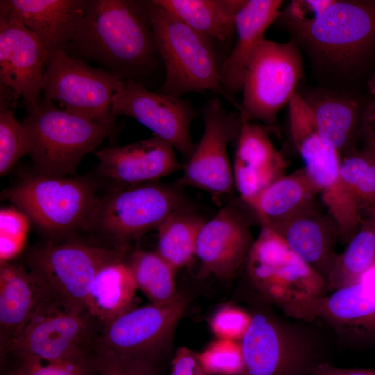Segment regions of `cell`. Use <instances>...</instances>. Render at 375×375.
Here are the masks:
<instances>
[{"mask_svg": "<svg viewBox=\"0 0 375 375\" xmlns=\"http://www.w3.org/2000/svg\"><path fill=\"white\" fill-rule=\"evenodd\" d=\"M322 87L345 90L375 45V0H334L318 18L283 29Z\"/></svg>", "mask_w": 375, "mask_h": 375, "instance_id": "2", "label": "cell"}, {"mask_svg": "<svg viewBox=\"0 0 375 375\" xmlns=\"http://www.w3.org/2000/svg\"><path fill=\"white\" fill-rule=\"evenodd\" d=\"M250 314L251 324L240 342L241 375H310L316 365L329 362L333 339L322 326L284 319L264 308Z\"/></svg>", "mask_w": 375, "mask_h": 375, "instance_id": "3", "label": "cell"}, {"mask_svg": "<svg viewBox=\"0 0 375 375\" xmlns=\"http://www.w3.org/2000/svg\"><path fill=\"white\" fill-rule=\"evenodd\" d=\"M204 130L194 150L183 165L181 185L204 190L215 197L231 194L234 189L228 144L238 139L243 124L240 113L227 111L219 99L202 109Z\"/></svg>", "mask_w": 375, "mask_h": 375, "instance_id": "15", "label": "cell"}, {"mask_svg": "<svg viewBox=\"0 0 375 375\" xmlns=\"http://www.w3.org/2000/svg\"><path fill=\"white\" fill-rule=\"evenodd\" d=\"M374 265L375 211L369 209L344 251L338 254L326 278L328 293L356 282Z\"/></svg>", "mask_w": 375, "mask_h": 375, "instance_id": "29", "label": "cell"}, {"mask_svg": "<svg viewBox=\"0 0 375 375\" xmlns=\"http://www.w3.org/2000/svg\"><path fill=\"white\" fill-rule=\"evenodd\" d=\"M282 3L279 0H247L238 13L235 44L219 67L222 83L232 97L242 92L251 58L267 28L277 19Z\"/></svg>", "mask_w": 375, "mask_h": 375, "instance_id": "24", "label": "cell"}, {"mask_svg": "<svg viewBox=\"0 0 375 375\" xmlns=\"http://www.w3.org/2000/svg\"><path fill=\"white\" fill-rule=\"evenodd\" d=\"M251 321L250 313L235 306L225 305L215 312L210 326L217 338L240 342Z\"/></svg>", "mask_w": 375, "mask_h": 375, "instance_id": "39", "label": "cell"}, {"mask_svg": "<svg viewBox=\"0 0 375 375\" xmlns=\"http://www.w3.org/2000/svg\"><path fill=\"white\" fill-rule=\"evenodd\" d=\"M150 15L165 69L159 92L182 98L192 92L210 91L225 99L240 113L241 104L222 83L212 42L153 0L150 1Z\"/></svg>", "mask_w": 375, "mask_h": 375, "instance_id": "5", "label": "cell"}, {"mask_svg": "<svg viewBox=\"0 0 375 375\" xmlns=\"http://www.w3.org/2000/svg\"><path fill=\"white\" fill-rule=\"evenodd\" d=\"M334 0H294L288 5L274 22L280 28L301 25L319 17Z\"/></svg>", "mask_w": 375, "mask_h": 375, "instance_id": "40", "label": "cell"}, {"mask_svg": "<svg viewBox=\"0 0 375 375\" xmlns=\"http://www.w3.org/2000/svg\"><path fill=\"white\" fill-rule=\"evenodd\" d=\"M234 162L256 174L266 187L283 176L287 166L267 130L251 122L242 124L237 139Z\"/></svg>", "mask_w": 375, "mask_h": 375, "instance_id": "30", "label": "cell"}, {"mask_svg": "<svg viewBox=\"0 0 375 375\" xmlns=\"http://www.w3.org/2000/svg\"><path fill=\"white\" fill-rule=\"evenodd\" d=\"M96 375H159L155 361L94 351Z\"/></svg>", "mask_w": 375, "mask_h": 375, "instance_id": "38", "label": "cell"}, {"mask_svg": "<svg viewBox=\"0 0 375 375\" xmlns=\"http://www.w3.org/2000/svg\"><path fill=\"white\" fill-rule=\"evenodd\" d=\"M303 76V61L293 41L263 39L249 63L243 85L240 117L275 126L280 110L288 104Z\"/></svg>", "mask_w": 375, "mask_h": 375, "instance_id": "12", "label": "cell"}, {"mask_svg": "<svg viewBox=\"0 0 375 375\" xmlns=\"http://www.w3.org/2000/svg\"><path fill=\"white\" fill-rule=\"evenodd\" d=\"M310 375H375V369L341 368L326 362L316 365Z\"/></svg>", "mask_w": 375, "mask_h": 375, "instance_id": "43", "label": "cell"}, {"mask_svg": "<svg viewBox=\"0 0 375 375\" xmlns=\"http://www.w3.org/2000/svg\"><path fill=\"white\" fill-rule=\"evenodd\" d=\"M114 115L131 117L168 142L187 160L192 154L190 126L197 113L183 98L151 90L134 81H124L112 99Z\"/></svg>", "mask_w": 375, "mask_h": 375, "instance_id": "17", "label": "cell"}, {"mask_svg": "<svg viewBox=\"0 0 375 375\" xmlns=\"http://www.w3.org/2000/svg\"><path fill=\"white\" fill-rule=\"evenodd\" d=\"M7 375H17L16 373H15L14 372H11L10 373L8 374Z\"/></svg>", "mask_w": 375, "mask_h": 375, "instance_id": "45", "label": "cell"}, {"mask_svg": "<svg viewBox=\"0 0 375 375\" xmlns=\"http://www.w3.org/2000/svg\"><path fill=\"white\" fill-rule=\"evenodd\" d=\"M29 217L16 206L0 210V263L12 262L24 250Z\"/></svg>", "mask_w": 375, "mask_h": 375, "instance_id": "34", "label": "cell"}, {"mask_svg": "<svg viewBox=\"0 0 375 375\" xmlns=\"http://www.w3.org/2000/svg\"><path fill=\"white\" fill-rule=\"evenodd\" d=\"M88 0H1L0 10L19 18L48 53L63 50L74 38Z\"/></svg>", "mask_w": 375, "mask_h": 375, "instance_id": "23", "label": "cell"}, {"mask_svg": "<svg viewBox=\"0 0 375 375\" xmlns=\"http://www.w3.org/2000/svg\"><path fill=\"white\" fill-rule=\"evenodd\" d=\"M1 197L23 211L49 240L86 230L100 199L94 183L87 178L34 172L5 189Z\"/></svg>", "mask_w": 375, "mask_h": 375, "instance_id": "6", "label": "cell"}, {"mask_svg": "<svg viewBox=\"0 0 375 375\" xmlns=\"http://www.w3.org/2000/svg\"><path fill=\"white\" fill-rule=\"evenodd\" d=\"M244 266L260 299L281 310L328 293L326 280L265 227L254 240Z\"/></svg>", "mask_w": 375, "mask_h": 375, "instance_id": "11", "label": "cell"}, {"mask_svg": "<svg viewBox=\"0 0 375 375\" xmlns=\"http://www.w3.org/2000/svg\"><path fill=\"white\" fill-rule=\"evenodd\" d=\"M301 259L326 278L338 256L336 222L313 201L273 229Z\"/></svg>", "mask_w": 375, "mask_h": 375, "instance_id": "21", "label": "cell"}, {"mask_svg": "<svg viewBox=\"0 0 375 375\" xmlns=\"http://www.w3.org/2000/svg\"><path fill=\"white\" fill-rule=\"evenodd\" d=\"M12 371L17 375H95L94 353L78 359L44 362L31 357H16Z\"/></svg>", "mask_w": 375, "mask_h": 375, "instance_id": "36", "label": "cell"}, {"mask_svg": "<svg viewBox=\"0 0 375 375\" xmlns=\"http://www.w3.org/2000/svg\"><path fill=\"white\" fill-rule=\"evenodd\" d=\"M48 52L17 17L0 10V83L22 97L28 113L42 101Z\"/></svg>", "mask_w": 375, "mask_h": 375, "instance_id": "18", "label": "cell"}, {"mask_svg": "<svg viewBox=\"0 0 375 375\" xmlns=\"http://www.w3.org/2000/svg\"><path fill=\"white\" fill-rule=\"evenodd\" d=\"M281 310L290 318L319 324L343 344L371 340L375 338V265L347 286Z\"/></svg>", "mask_w": 375, "mask_h": 375, "instance_id": "14", "label": "cell"}, {"mask_svg": "<svg viewBox=\"0 0 375 375\" xmlns=\"http://www.w3.org/2000/svg\"><path fill=\"white\" fill-rule=\"evenodd\" d=\"M175 187L156 182L111 185L100 198L86 231L116 247L157 230L169 217L190 208Z\"/></svg>", "mask_w": 375, "mask_h": 375, "instance_id": "7", "label": "cell"}, {"mask_svg": "<svg viewBox=\"0 0 375 375\" xmlns=\"http://www.w3.org/2000/svg\"><path fill=\"white\" fill-rule=\"evenodd\" d=\"M209 375H241L244 360L240 342L217 338L197 353Z\"/></svg>", "mask_w": 375, "mask_h": 375, "instance_id": "35", "label": "cell"}, {"mask_svg": "<svg viewBox=\"0 0 375 375\" xmlns=\"http://www.w3.org/2000/svg\"><path fill=\"white\" fill-rule=\"evenodd\" d=\"M21 124L33 172L55 176H73L83 158L115 129L58 108L44 97Z\"/></svg>", "mask_w": 375, "mask_h": 375, "instance_id": "4", "label": "cell"}, {"mask_svg": "<svg viewBox=\"0 0 375 375\" xmlns=\"http://www.w3.org/2000/svg\"><path fill=\"white\" fill-rule=\"evenodd\" d=\"M253 241L244 216L233 205L227 204L202 226L195 256L206 272L219 279H229L244 265Z\"/></svg>", "mask_w": 375, "mask_h": 375, "instance_id": "20", "label": "cell"}, {"mask_svg": "<svg viewBox=\"0 0 375 375\" xmlns=\"http://www.w3.org/2000/svg\"><path fill=\"white\" fill-rule=\"evenodd\" d=\"M206 220L190 207L169 217L158 229L157 253L175 270L195 256L198 235Z\"/></svg>", "mask_w": 375, "mask_h": 375, "instance_id": "31", "label": "cell"}, {"mask_svg": "<svg viewBox=\"0 0 375 375\" xmlns=\"http://www.w3.org/2000/svg\"><path fill=\"white\" fill-rule=\"evenodd\" d=\"M95 155L100 174L111 185L156 182L183 169L174 149L155 135L126 145L101 149Z\"/></svg>", "mask_w": 375, "mask_h": 375, "instance_id": "19", "label": "cell"}, {"mask_svg": "<svg viewBox=\"0 0 375 375\" xmlns=\"http://www.w3.org/2000/svg\"><path fill=\"white\" fill-rule=\"evenodd\" d=\"M126 257L103 266L91 285L85 308L101 327L133 308L138 287Z\"/></svg>", "mask_w": 375, "mask_h": 375, "instance_id": "26", "label": "cell"}, {"mask_svg": "<svg viewBox=\"0 0 375 375\" xmlns=\"http://www.w3.org/2000/svg\"><path fill=\"white\" fill-rule=\"evenodd\" d=\"M63 51L117 78L149 88L163 63L150 15V1L88 0L83 17Z\"/></svg>", "mask_w": 375, "mask_h": 375, "instance_id": "1", "label": "cell"}, {"mask_svg": "<svg viewBox=\"0 0 375 375\" xmlns=\"http://www.w3.org/2000/svg\"><path fill=\"white\" fill-rule=\"evenodd\" d=\"M367 86L369 92L375 95V73L368 81Z\"/></svg>", "mask_w": 375, "mask_h": 375, "instance_id": "44", "label": "cell"}, {"mask_svg": "<svg viewBox=\"0 0 375 375\" xmlns=\"http://www.w3.org/2000/svg\"><path fill=\"white\" fill-rule=\"evenodd\" d=\"M27 155L21 122L14 115V110L0 112V175L9 172Z\"/></svg>", "mask_w": 375, "mask_h": 375, "instance_id": "37", "label": "cell"}, {"mask_svg": "<svg viewBox=\"0 0 375 375\" xmlns=\"http://www.w3.org/2000/svg\"><path fill=\"white\" fill-rule=\"evenodd\" d=\"M297 91L310 110L322 136L340 158L355 151L364 108L349 90L322 86Z\"/></svg>", "mask_w": 375, "mask_h": 375, "instance_id": "22", "label": "cell"}, {"mask_svg": "<svg viewBox=\"0 0 375 375\" xmlns=\"http://www.w3.org/2000/svg\"><path fill=\"white\" fill-rule=\"evenodd\" d=\"M47 292L20 264L0 263V351L8 354Z\"/></svg>", "mask_w": 375, "mask_h": 375, "instance_id": "25", "label": "cell"}, {"mask_svg": "<svg viewBox=\"0 0 375 375\" xmlns=\"http://www.w3.org/2000/svg\"><path fill=\"white\" fill-rule=\"evenodd\" d=\"M369 209H372V210H373L375 211V205H374V206L369 208ZM369 209H367V210H369ZM364 212H365V211H364Z\"/></svg>", "mask_w": 375, "mask_h": 375, "instance_id": "46", "label": "cell"}, {"mask_svg": "<svg viewBox=\"0 0 375 375\" xmlns=\"http://www.w3.org/2000/svg\"><path fill=\"white\" fill-rule=\"evenodd\" d=\"M188 299L180 294L173 301L133 308L103 325L94 351L155 361L182 317Z\"/></svg>", "mask_w": 375, "mask_h": 375, "instance_id": "16", "label": "cell"}, {"mask_svg": "<svg viewBox=\"0 0 375 375\" xmlns=\"http://www.w3.org/2000/svg\"><path fill=\"white\" fill-rule=\"evenodd\" d=\"M317 195L318 190L303 167L271 183L251 208L262 227L273 229L315 201Z\"/></svg>", "mask_w": 375, "mask_h": 375, "instance_id": "28", "label": "cell"}, {"mask_svg": "<svg viewBox=\"0 0 375 375\" xmlns=\"http://www.w3.org/2000/svg\"><path fill=\"white\" fill-rule=\"evenodd\" d=\"M138 289L151 303L163 305L180 294L176 288V270L157 252L135 250L126 257Z\"/></svg>", "mask_w": 375, "mask_h": 375, "instance_id": "32", "label": "cell"}, {"mask_svg": "<svg viewBox=\"0 0 375 375\" xmlns=\"http://www.w3.org/2000/svg\"><path fill=\"white\" fill-rule=\"evenodd\" d=\"M62 240L31 248L26 256V268L47 293L70 305L85 308L98 272L108 263L126 257V248Z\"/></svg>", "mask_w": 375, "mask_h": 375, "instance_id": "10", "label": "cell"}, {"mask_svg": "<svg viewBox=\"0 0 375 375\" xmlns=\"http://www.w3.org/2000/svg\"><path fill=\"white\" fill-rule=\"evenodd\" d=\"M247 0H153L184 24L212 42H228Z\"/></svg>", "mask_w": 375, "mask_h": 375, "instance_id": "27", "label": "cell"}, {"mask_svg": "<svg viewBox=\"0 0 375 375\" xmlns=\"http://www.w3.org/2000/svg\"><path fill=\"white\" fill-rule=\"evenodd\" d=\"M100 328L85 308L46 293L8 354L44 362L83 358L94 353Z\"/></svg>", "mask_w": 375, "mask_h": 375, "instance_id": "9", "label": "cell"}, {"mask_svg": "<svg viewBox=\"0 0 375 375\" xmlns=\"http://www.w3.org/2000/svg\"><path fill=\"white\" fill-rule=\"evenodd\" d=\"M288 108L291 137L304 162L303 169L336 222L340 240L347 244L358 231L362 214L341 178L340 156L319 133L310 110L298 92L290 100Z\"/></svg>", "mask_w": 375, "mask_h": 375, "instance_id": "8", "label": "cell"}, {"mask_svg": "<svg viewBox=\"0 0 375 375\" xmlns=\"http://www.w3.org/2000/svg\"><path fill=\"white\" fill-rule=\"evenodd\" d=\"M340 176L362 214L375 205V158L356 150L341 158Z\"/></svg>", "mask_w": 375, "mask_h": 375, "instance_id": "33", "label": "cell"}, {"mask_svg": "<svg viewBox=\"0 0 375 375\" xmlns=\"http://www.w3.org/2000/svg\"><path fill=\"white\" fill-rule=\"evenodd\" d=\"M124 83L101 68L58 50L48 53L42 94L69 112L115 128L112 99Z\"/></svg>", "mask_w": 375, "mask_h": 375, "instance_id": "13", "label": "cell"}, {"mask_svg": "<svg viewBox=\"0 0 375 375\" xmlns=\"http://www.w3.org/2000/svg\"><path fill=\"white\" fill-rule=\"evenodd\" d=\"M359 136L363 140V151L375 158V97L363 110Z\"/></svg>", "mask_w": 375, "mask_h": 375, "instance_id": "42", "label": "cell"}, {"mask_svg": "<svg viewBox=\"0 0 375 375\" xmlns=\"http://www.w3.org/2000/svg\"><path fill=\"white\" fill-rule=\"evenodd\" d=\"M169 375H209L198 354L185 347H179L172 360Z\"/></svg>", "mask_w": 375, "mask_h": 375, "instance_id": "41", "label": "cell"}]
</instances>
